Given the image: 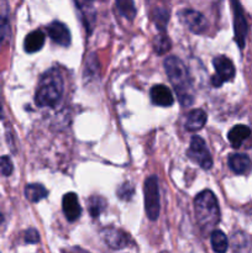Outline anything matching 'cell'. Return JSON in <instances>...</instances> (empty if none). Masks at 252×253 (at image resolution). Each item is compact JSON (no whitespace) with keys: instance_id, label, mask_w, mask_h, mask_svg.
I'll return each instance as SVG.
<instances>
[{"instance_id":"cell-19","label":"cell","mask_w":252,"mask_h":253,"mask_svg":"<svg viewBox=\"0 0 252 253\" xmlns=\"http://www.w3.org/2000/svg\"><path fill=\"white\" fill-rule=\"evenodd\" d=\"M210 241H211V247L216 253H225L229 247V241H227L226 235L220 230H212L211 236H210Z\"/></svg>"},{"instance_id":"cell-23","label":"cell","mask_w":252,"mask_h":253,"mask_svg":"<svg viewBox=\"0 0 252 253\" xmlns=\"http://www.w3.org/2000/svg\"><path fill=\"white\" fill-rule=\"evenodd\" d=\"M10 35H11V30H10L9 20L0 22V48L9 42Z\"/></svg>"},{"instance_id":"cell-2","label":"cell","mask_w":252,"mask_h":253,"mask_svg":"<svg viewBox=\"0 0 252 253\" xmlns=\"http://www.w3.org/2000/svg\"><path fill=\"white\" fill-rule=\"evenodd\" d=\"M64 83L58 69L52 68L47 71L40 79L39 88L35 95V103L41 108H53L63 95Z\"/></svg>"},{"instance_id":"cell-16","label":"cell","mask_w":252,"mask_h":253,"mask_svg":"<svg viewBox=\"0 0 252 253\" xmlns=\"http://www.w3.org/2000/svg\"><path fill=\"white\" fill-rule=\"evenodd\" d=\"M207 113L202 109H194V110L190 111L187 116V120H185V128L188 131H194L200 130L203 128V126L207 123Z\"/></svg>"},{"instance_id":"cell-18","label":"cell","mask_w":252,"mask_h":253,"mask_svg":"<svg viewBox=\"0 0 252 253\" xmlns=\"http://www.w3.org/2000/svg\"><path fill=\"white\" fill-rule=\"evenodd\" d=\"M48 195V190L41 184H29L25 188V197L29 202L39 203Z\"/></svg>"},{"instance_id":"cell-3","label":"cell","mask_w":252,"mask_h":253,"mask_svg":"<svg viewBox=\"0 0 252 253\" xmlns=\"http://www.w3.org/2000/svg\"><path fill=\"white\" fill-rule=\"evenodd\" d=\"M195 219L203 232L212 231L220 221V209L217 199L211 190H203L194 199Z\"/></svg>"},{"instance_id":"cell-15","label":"cell","mask_w":252,"mask_h":253,"mask_svg":"<svg viewBox=\"0 0 252 253\" xmlns=\"http://www.w3.org/2000/svg\"><path fill=\"white\" fill-rule=\"evenodd\" d=\"M44 40H46V36H44V34L41 30H35V31L30 32V34L25 37V51H26L27 53H35V52L40 51V49L43 47Z\"/></svg>"},{"instance_id":"cell-21","label":"cell","mask_w":252,"mask_h":253,"mask_svg":"<svg viewBox=\"0 0 252 253\" xmlns=\"http://www.w3.org/2000/svg\"><path fill=\"white\" fill-rule=\"evenodd\" d=\"M170 40L165 32H160L155 39V51L157 54H165L170 49Z\"/></svg>"},{"instance_id":"cell-20","label":"cell","mask_w":252,"mask_h":253,"mask_svg":"<svg viewBox=\"0 0 252 253\" xmlns=\"http://www.w3.org/2000/svg\"><path fill=\"white\" fill-rule=\"evenodd\" d=\"M115 2L119 12L125 19L132 21L133 17L136 16V7L135 4H133V0H115Z\"/></svg>"},{"instance_id":"cell-24","label":"cell","mask_w":252,"mask_h":253,"mask_svg":"<svg viewBox=\"0 0 252 253\" xmlns=\"http://www.w3.org/2000/svg\"><path fill=\"white\" fill-rule=\"evenodd\" d=\"M12 170H14V167H12L11 160L7 156L0 157V174L4 177H9Z\"/></svg>"},{"instance_id":"cell-4","label":"cell","mask_w":252,"mask_h":253,"mask_svg":"<svg viewBox=\"0 0 252 253\" xmlns=\"http://www.w3.org/2000/svg\"><path fill=\"white\" fill-rule=\"evenodd\" d=\"M143 195H145L146 215L151 221H156L160 216L161 210L160 185H158L157 175H151L145 180Z\"/></svg>"},{"instance_id":"cell-11","label":"cell","mask_w":252,"mask_h":253,"mask_svg":"<svg viewBox=\"0 0 252 253\" xmlns=\"http://www.w3.org/2000/svg\"><path fill=\"white\" fill-rule=\"evenodd\" d=\"M62 210L68 221L73 222L79 219L82 214V207L79 205L78 197L76 193H67L62 199Z\"/></svg>"},{"instance_id":"cell-22","label":"cell","mask_w":252,"mask_h":253,"mask_svg":"<svg viewBox=\"0 0 252 253\" xmlns=\"http://www.w3.org/2000/svg\"><path fill=\"white\" fill-rule=\"evenodd\" d=\"M104 208H105V200L101 197L94 195L89 199V212L93 217H98L104 210Z\"/></svg>"},{"instance_id":"cell-1","label":"cell","mask_w":252,"mask_h":253,"mask_svg":"<svg viewBox=\"0 0 252 253\" xmlns=\"http://www.w3.org/2000/svg\"><path fill=\"white\" fill-rule=\"evenodd\" d=\"M165 69L168 79L174 86L178 100L183 106H189L193 104V85L185 64L178 57L169 56L165 59Z\"/></svg>"},{"instance_id":"cell-27","label":"cell","mask_w":252,"mask_h":253,"mask_svg":"<svg viewBox=\"0 0 252 253\" xmlns=\"http://www.w3.org/2000/svg\"><path fill=\"white\" fill-rule=\"evenodd\" d=\"M0 118H2V108H1V103H0Z\"/></svg>"},{"instance_id":"cell-9","label":"cell","mask_w":252,"mask_h":253,"mask_svg":"<svg viewBox=\"0 0 252 253\" xmlns=\"http://www.w3.org/2000/svg\"><path fill=\"white\" fill-rule=\"evenodd\" d=\"M101 237L105 241L110 249L113 250H121L125 249L130 242V237L123 230L114 229V227H108L101 231Z\"/></svg>"},{"instance_id":"cell-5","label":"cell","mask_w":252,"mask_h":253,"mask_svg":"<svg viewBox=\"0 0 252 253\" xmlns=\"http://www.w3.org/2000/svg\"><path fill=\"white\" fill-rule=\"evenodd\" d=\"M188 156L193 162L198 163L203 169L208 170L212 167V158L210 156L209 150H208L204 140L199 136H193L190 140Z\"/></svg>"},{"instance_id":"cell-12","label":"cell","mask_w":252,"mask_h":253,"mask_svg":"<svg viewBox=\"0 0 252 253\" xmlns=\"http://www.w3.org/2000/svg\"><path fill=\"white\" fill-rule=\"evenodd\" d=\"M151 100L157 106H172L174 103V98L168 86L163 84H157L151 88L150 91Z\"/></svg>"},{"instance_id":"cell-17","label":"cell","mask_w":252,"mask_h":253,"mask_svg":"<svg viewBox=\"0 0 252 253\" xmlns=\"http://www.w3.org/2000/svg\"><path fill=\"white\" fill-rule=\"evenodd\" d=\"M250 135H251V130H250L249 126L236 125L229 131L227 136H229V141L232 147L239 148L244 143V141L250 137Z\"/></svg>"},{"instance_id":"cell-7","label":"cell","mask_w":252,"mask_h":253,"mask_svg":"<svg viewBox=\"0 0 252 253\" xmlns=\"http://www.w3.org/2000/svg\"><path fill=\"white\" fill-rule=\"evenodd\" d=\"M178 17H179L180 22L187 27L189 31L193 34L202 35L207 31L208 29V21L205 19L204 15L202 12L197 11V10L192 9H184L180 10L178 12Z\"/></svg>"},{"instance_id":"cell-26","label":"cell","mask_w":252,"mask_h":253,"mask_svg":"<svg viewBox=\"0 0 252 253\" xmlns=\"http://www.w3.org/2000/svg\"><path fill=\"white\" fill-rule=\"evenodd\" d=\"M39 232L35 229H29L25 232V241H26L27 244H36V242H39Z\"/></svg>"},{"instance_id":"cell-13","label":"cell","mask_w":252,"mask_h":253,"mask_svg":"<svg viewBox=\"0 0 252 253\" xmlns=\"http://www.w3.org/2000/svg\"><path fill=\"white\" fill-rule=\"evenodd\" d=\"M227 163H229L230 169L234 173H236V174H249L252 170L251 158L246 155H242V153H234V155H230Z\"/></svg>"},{"instance_id":"cell-6","label":"cell","mask_w":252,"mask_h":253,"mask_svg":"<svg viewBox=\"0 0 252 253\" xmlns=\"http://www.w3.org/2000/svg\"><path fill=\"white\" fill-rule=\"evenodd\" d=\"M212 64H214L215 71H216V74L211 79V83L215 88H219L225 82L234 79L235 67L231 59L225 56H217L212 59Z\"/></svg>"},{"instance_id":"cell-10","label":"cell","mask_w":252,"mask_h":253,"mask_svg":"<svg viewBox=\"0 0 252 253\" xmlns=\"http://www.w3.org/2000/svg\"><path fill=\"white\" fill-rule=\"evenodd\" d=\"M47 34L53 42L63 47L71 44V31L68 27L61 21H53L47 26Z\"/></svg>"},{"instance_id":"cell-25","label":"cell","mask_w":252,"mask_h":253,"mask_svg":"<svg viewBox=\"0 0 252 253\" xmlns=\"http://www.w3.org/2000/svg\"><path fill=\"white\" fill-rule=\"evenodd\" d=\"M118 195L123 200H130L133 195V188L130 183H124L118 190Z\"/></svg>"},{"instance_id":"cell-8","label":"cell","mask_w":252,"mask_h":253,"mask_svg":"<svg viewBox=\"0 0 252 253\" xmlns=\"http://www.w3.org/2000/svg\"><path fill=\"white\" fill-rule=\"evenodd\" d=\"M230 2H231L232 14H234L235 40H236L240 48H244L245 43H246L247 32H249L246 17H245L244 10H242L241 4H240V0H230Z\"/></svg>"},{"instance_id":"cell-14","label":"cell","mask_w":252,"mask_h":253,"mask_svg":"<svg viewBox=\"0 0 252 253\" xmlns=\"http://www.w3.org/2000/svg\"><path fill=\"white\" fill-rule=\"evenodd\" d=\"M150 16L151 20L155 22L156 27L161 32H165L168 20H169V7L162 4H150Z\"/></svg>"}]
</instances>
